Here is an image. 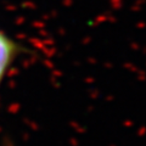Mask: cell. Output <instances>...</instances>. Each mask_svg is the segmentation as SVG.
Returning <instances> with one entry per match:
<instances>
[{"label":"cell","instance_id":"6da1fadb","mask_svg":"<svg viewBox=\"0 0 146 146\" xmlns=\"http://www.w3.org/2000/svg\"><path fill=\"white\" fill-rule=\"evenodd\" d=\"M27 51L21 43L16 42L3 29H0V89L13 63L23 52Z\"/></svg>","mask_w":146,"mask_h":146}]
</instances>
